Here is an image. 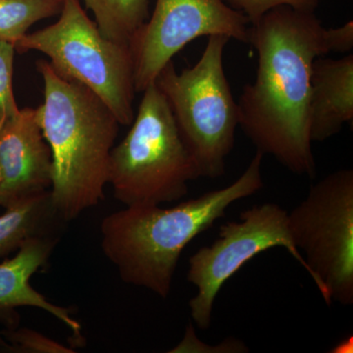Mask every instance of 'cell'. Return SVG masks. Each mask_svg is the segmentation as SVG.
<instances>
[{
	"mask_svg": "<svg viewBox=\"0 0 353 353\" xmlns=\"http://www.w3.org/2000/svg\"><path fill=\"white\" fill-rule=\"evenodd\" d=\"M0 183H1V171H0Z\"/></svg>",
	"mask_w": 353,
	"mask_h": 353,
	"instance_id": "cell-20",
	"label": "cell"
},
{
	"mask_svg": "<svg viewBox=\"0 0 353 353\" xmlns=\"http://www.w3.org/2000/svg\"><path fill=\"white\" fill-rule=\"evenodd\" d=\"M0 347L18 353H72L75 350L34 330L8 329L0 332Z\"/></svg>",
	"mask_w": 353,
	"mask_h": 353,
	"instance_id": "cell-16",
	"label": "cell"
},
{
	"mask_svg": "<svg viewBox=\"0 0 353 353\" xmlns=\"http://www.w3.org/2000/svg\"><path fill=\"white\" fill-rule=\"evenodd\" d=\"M143 94L131 130L109 159L108 183L126 206L180 201L199 178L164 94L155 82Z\"/></svg>",
	"mask_w": 353,
	"mask_h": 353,
	"instance_id": "cell-4",
	"label": "cell"
},
{
	"mask_svg": "<svg viewBox=\"0 0 353 353\" xmlns=\"http://www.w3.org/2000/svg\"><path fill=\"white\" fill-rule=\"evenodd\" d=\"M248 43L259 53V69L236 102L239 125L257 152L292 173L314 178L311 70L316 58L331 52L328 29L314 12L281 6L250 27Z\"/></svg>",
	"mask_w": 353,
	"mask_h": 353,
	"instance_id": "cell-1",
	"label": "cell"
},
{
	"mask_svg": "<svg viewBox=\"0 0 353 353\" xmlns=\"http://www.w3.org/2000/svg\"><path fill=\"white\" fill-rule=\"evenodd\" d=\"M328 41L331 52H350L353 48V22L345 23L339 28L328 29Z\"/></svg>",
	"mask_w": 353,
	"mask_h": 353,
	"instance_id": "cell-19",
	"label": "cell"
},
{
	"mask_svg": "<svg viewBox=\"0 0 353 353\" xmlns=\"http://www.w3.org/2000/svg\"><path fill=\"white\" fill-rule=\"evenodd\" d=\"M274 248H283L308 271L303 255L292 241L289 213L274 203L252 206L240 220L220 228L219 236L190 259L188 281L197 288L190 301V315L197 326L208 329L213 305L221 288L253 257Z\"/></svg>",
	"mask_w": 353,
	"mask_h": 353,
	"instance_id": "cell-8",
	"label": "cell"
},
{
	"mask_svg": "<svg viewBox=\"0 0 353 353\" xmlns=\"http://www.w3.org/2000/svg\"><path fill=\"white\" fill-rule=\"evenodd\" d=\"M0 206L10 208L50 192L52 154L37 108L20 109L0 131Z\"/></svg>",
	"mask_w": 353,
	"mask_h": 353,
	"instance_id": "cell-10",
	"label": "cell"
},
{
	"mask_svg": "<svg viewBox=\"0 0 353 353\" xmlns=\"http://www.w3.org/2000/svg\"><path fill=\"white\" fill-rule=\"evenodd\" d=\"M36 65L44 83L37 112L52 154L51 199L68 223L103 199L120 123L85 85L60 76L50 61Z\"/></svg>",
	"mask_w": 353,
	"mask_h": 353,
	"instance_id": "cell-3",
	"label": "cell"
},
{
	"mask_svg": "<svg viewBox=\"0 0 353 353\" xmlns=\"http://www.w3.org/2000/svg\"><path fill=\"white\" fill-rule=\"evenodd\" d=\"M292 241L328 304L353 303V171L343 169L312 185L289 213ZM303 254V253H301Z\"/></svg>",
	"mask_w": 353,
	"mask_h": 353,
	"instance_id": "cell-7",
	"label": "cell"
},
{
	"mask_svg": "<svg viewBox=\"0 0 353 353\" xmlns=\"http://www.w3.org/2000/svg\"><path fill=\"white\" fill-rule=\"evenodd\" d=\"M99 31L110 41L130 44L148 18V0H83Z\"/></svg>",
	"mask_w": 353,
	"mask_h": 353,
	"instance_id": "cell-14",
	"label": "cell"
},
{
	"mask_svg": "<svg viewBox=\"0 0 353 353\" xmlns=\"http://www.w3.org/2000/svg\"><path fill=\"white\" fill-rule=\"evenodd\" d=\"M262 159L257 152L243 175L224 189L171 208L126 206L104 218L101 250L122 281L166 299L185 246L222 218L230 205L262 189Z\"/></svg>",
	"mask_w": 353,
	"mask_h": 353,
	"instance_id": "cell-2",
	"label": "cell"
},
{
	"mask_svg": "<svg viewBox=\"0 0 353 353\" xmlns=\"http://www.w3.org/2000/svg\"><path fill=\"white\" fill-rule=\"evenodd\" d=\"M320 0H225L228 6L245 16L250 25L255 24L273 9L288 6L296 10L314 12Z\"/></svg>",
	"mask_w": 353,
	"mask_h": 353,
	"instance_id": "cell-18",
	"label": "cell"
},
{
	"mask_svg": "<svg viewBox=\"0 0 353 353\" xmlns=\"http://www.w3.org/2000/svg\"><path fill=\"white\" fill-rule=\"evenodd\" d=\"M316 58L311 70L309 132L313 141H324L353 122V55Z\"/></svg>",
	"mask_w": 353,
	"mask_h": 353,
	"instance_id": "cell-12",
	"label": "cell"
},
{
	"mask_svg": "<svg viewBox=\"0 0 353 353\" xmlns=\"http://www.w3.org/2000/svg\"><path fill=\"white\" fill-rule=\"evenodd\" d=\"M65 0H0V41L14 46L39 21L59 15Z\"/></svg>",
	"mask_w": 353,
	"mask_h": 353,
	"instance_id": "cell-15",
	"label": "cell"
},
{
	"mask_svg": "<svg viewBox=\"0 0 353 353\" xmlns=\"http://www.w3.org/2000/svg\"><path fill=\"white\" fill-rule=\"evenodd\" d=\"M15 46L0 41V131L17 116L20 109L13 92Z\"/></svg>",
	"mask_w": 353,
	"mask_h": 353,
	"instance_id": "cell-17",
	"label": "cell"
},
{
	"mask_svg": "<svg viewBox=\"0 0 353 353\" xmlns=\"http://www.w3.org/2000/svg\"><path fill=\"white\" fill-rule=\"evenodd\" d=\"M229 41L223 34L208 37L205 50L194 67L179 73L170 61L155 80L170 106L199 178L224 175L228 155L234 145L238 103L223 64Z\"/></svg>",
	"mask_w": 353,
	"mask_h": 353,
	"instance_id": "cell-5",
	"label": "cell"
},
{
	"mask_svg": "<svg viewBox=\"0 0 353 353\" xmlns=\"http://www.w3.org/2000/svg\"><path fill=\"white\" fill-rule=\"evenodd\" d=\"M15 50L43 53L60 76L85 85L99 97L120 125L132 124L136 90L130 44L106 39L80 0H65L57 22L26 34Z\"/></svg>",
	"mask_w": 353,
	"mask_h": 353,
	"instance_id": "cell-6",
	"label": "cell"
},
{
	"mask_svg": "<svg viewBox=\"0 0 353 353\" xmlns=\"http://www.w3.org/2000/svg\"><path fill=\"white\" fill-rule=\"evenodd\" d=\"M250 22L224 0H157L152 17L130 41L134 90L143 92L176 53L199 37L250 41Z\"/></svg>",
	"mask_w": 353,
	"mask_h": 353,
	"instance_id": "cell-9",
	"label": "cell"
},
{
	"mask_svg": "<svg viewBox=\"0 0 353 353\" xmlns=\"http://www.w3.org/2000/svg\"><path fill=\"white\" fill-rule=\"evenodd\" d=\"M66 223L53 204L50 190L6 209L0 215V259L17 252L30 239L59 238Z\"/></svg>",
	"mask_w": 353,
	"mask_h": 353,
	"instance_id": "cell-13",
	"label": "cell"
},
{
	"mask_svg": "<svg viewBox=\"0 0 353 353\" xmlns=\"http://www.w3.org/2000/svg\"><path fill=\"white\" fill-rule=\"evenodd\" d=\"M59 238L30 239L21 245L15 256L0 263V317H8L18 307H36L54 316L82 340V326L68 308L51 303L32 287L30 280L48 264Z\"/></svg>",
	"mask_w": 353,
	"mask_h": 353,
	"instance_id": "cell-11",
	"label": "cell"
}]
</instances>
